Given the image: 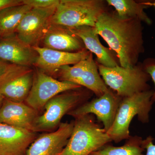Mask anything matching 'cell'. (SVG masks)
<instances>
[{
    "label": "cell",
    "instance_id": "obj_20",
    "mask_svg": "<svg viewBox=\"0 0 155 155\" xmlns=\"http://www.w3.org/2000/svg\"><path fill=\"white\" fill-rule=\"evenodd\" d=\"M106 2L108 5L114 7L115 13L120 18H136L148 25L152 23L144 11L149 7L143 2H137L133 0H107Z\"/></svg>",
    "mask_w": 155,
    "mask_h": 155
},
{
    "label": "cell",
    "instance_id": "obj_1",
    "mask_svg": "<svg viewBox=\"0 0 155 155\" xmlns=\"http://www.w3.org/2000/svg\"><path fill=\"white\" fill-rule=\"evenodd\" d=\"M142 21L138 18H122L106 11L94 27L96 33L116 53L120 66L132 68L144 51Z\"/></svg>",
    "mask_w": 155,
    "mask_h": 155
},
{
    "label": "cell",
    "instance_id": "obj_27",
    "mask_svg": "<svg viewBox=\"0 0 155 155\" xmlns=\"http://www.w3.org/2000/svg\"><path fill=\"white\" fill-rule=\"evenodd\" d=\"M143 3L146 5L150 7V6H153L155 8V1L151 2H143Z\"/></svg>",
    "mask_w": 155,
    "mask_h": 155
},
{
    "label": "cell",
    "instance_id": "obj_21",
    "mask_svg": "<svg viewBox=\"0 0 155 155\" xmlns=\"http://www.w3.org/2000/svg\"><path fill=\"white\" fill-rule=\"evenodd\" d=\"M122 146L115 147L110 143L92 153L95 155H144L142 147V137L139 136H130Z\"/></svg>",
    "mask_w": 155,
    "mask_h": 155
},
{
    "label": "cell",
    "instance_id": "obj_8",
    "mask_svg": "<svg viewBox=\"0 0 155 155\" xmlns=\"http://www.w3.org/2000/svg\"><path fill=\"white\" fill-rule=\"evenodd\" d=\"M81 87L72 82L57 80L37 69L35 72L32 87L25 103L38 112L43 109L47 103L57 95Z\"/></svg>",
    "mask_w": 155,
    "mask_h": 155
},
{
    "label": "cell",
    "instance_id": "obj_5",
    "mask_svg": "<svg viewBox=\"0 0 155 155\" xmlns=\"http://www.w3.org/2000/svg\"><path fill=\"white\" fill-rule=\"evenodd\" d=\"M97 64L100 75L106 85L122 98L150 90L148 82L151 78L143 64L138 63L130 68L119 65L107 67Z\"/></svg>",
    "mask_w": 155,
    "mask_h": 155
},
{
    "label": "cell",
    "instance_id": "obj_29",
    "mask_svg": "<svg viewBox=\"0 0 155 155\" xmlns=\"http://www.w3.org/2000/svg\"><path fill=\"white\" fill-rule=\"evenodd\" d=\"M89 155H95L94 154H90Z\"/></svg>",
    "mask_w": 155,
    "mask_h": 155
},
{
    "label": "cell",
    "instance_id": "obj_24",
    "mask_svg": "<svg viewBox=\"0 0 155 155\" xmlns=\"http://www.w3.org/2000/svg\"><path fill=\"white\" fill-rule=\"evenodd\" d=\"M153 140L151 136H149L143 140V147L146 150L145 155H155V144H154Z\"/></svg>",
    "mask_w": 155,
    "mask_h": 155
},
{
    "label": "cell",
    "instance_id": "obj_28",
    "mask_svg": "<svg viewBox=\"0 0 155 155\" xmlns=\"http://www.w3.org/2000/svg\"><path fill=\"white\" fill-rule=\"evenodd\" d=\"M4 99H5V97L0 94V107H1L2 104V103L3 101H4Z\"/></svg>",
    "mask_w": 155,
    "mask_h": 155
},
{
    "label": "cell",
    "instance_id": "obj_9",
    "mask_svg": "<svg viewBox=\"0 0 155 155\" xmlns=\"http://www.w3.org/2000/svg\"><path fill=\"white\" fill-rule=\"evenodd\" d=\"M35 74L31 67L10 64L0 77V94L7 99L24 102L32 87Z\"/></svg>",
    "mask_w": 155,
    "mask_h": 155
},
{
    "label": "cell",
    "instance_id": "obj_25",
    "mask_svg": "<svg viewBox=\"0 0 155 155\" xmlns=\"http://www.w3.org/2000/svg\"><path fill=\"white\" fill-rule=\"evenodd\" d=\"M21 5H23L22 0H0V10Z\"/></svg>",
    "mask_w": 155,
    "mask_h": 155
},
{
    "label": "cell",
    "instance_id": "obj_13",
    "mask_svg": "<svg viewBox=\"0 0 155 155\" xmlns=\"http://www.w3.org/2000/svg\"><path fill=\"white\" fill-rule=\"evenodd\" d=\"M74 125V121L61 123L57 130L40 136L24 155H60L69 141Z\"/></svg>",
    "mask_w": 155,
    "mask_h": 155
},
{
    "label": "cell",
    "instance_id": "obj_6",
    "mask_svg": "<svg viewBox=\"0 0 155 155\" xmlns=\"http://www.w3.org/2000/svg\"><path fill=\"white\" fill-rule=\"evenodd\" d=\"M81 88L64 92L49 100L44 108V113L35 119L34 132L55 129L61 124L64 115L88 101L94 94L87 89L81 90Z\"/></svg>",
    "mask_w": 155,
    "mask_h": 155
},
{
    "label": "cell",
    "instance_id": "obj_16",
    "mask_svg": "<svg viewBox=\"0 0 155 155\" xmlns=\"http://www.w3.org/2000/svg\"><path fill=\"white\" fill-rule=\"evenodd\" d=\"M38 116L37 111L25 103L5 98L0 107V123L31 131H33L34 124Z\"/></svg>",
    "mask_w": 155,
    "mask_h": 155
},
{
    "label": "cell",
    "instance_id": "obj_7",
    "mask_svg": "<svg viewBox=\"0 0 155 155\" xmlns=\"http://www.w3.org/2000/svg\"><path fill=\"white\" fill-rule=\"evenodd\" d=\"M56 75L60 81H69L84 87L96 97H101L110 89L101 77L97 64L94 60L91 53L86 59L73 66L61 67Z\"/></svg>",
    "mask_w": 155,
    "mask_h": 155
},
{
    "label": "cell",
    "instance_id": "obj_22",
    "mask_svg": "<svg viewBox=\"0 0 155 155\" xmlns=\"http://www.w3.org/2000/svg\"><path fill=\"white\" fill-rule=\"evenodd\" d=\"M60 0H22L23 5L31 7L32 8L45 9L56 7Z\"/></svg>",
    "mask_w": 155,
    "mask_h": 155
},
{
    "label": "cell",
    "instance_id": "obj_17",
    "mask_svg": "<svg viewBox=\"0 0 155 155\" xmlns=\"http://www.w3.org/2000/svg\"><path fill=\"white\" fill-rule=\"evenodd\" d=\"M40 43L42 47L67 52H77L85 48L82 40L69 28L54 24H50Z\"/></svg>",
    "mask_w": 155,
    "mask_h": 155
},
{
    "label": "cell",
    "instance_id": "obj_10",
    "mask_svg": "<svg viewBox=\"0 0 155 155\" xmlns=\"http://www.w3.org/2000/svg\"><path fill=\"white\" fill-rule=\"evenodd\" d=\"M122 98L109 89L104 94L87 101L72 110L68 114L72 117L78 118L94 114L100 123L102 122L106 132L112 127Z\"/></svg>",
    "mask_w": 155,
    "mask_h": 155
},
{
    "label": "cell",
    "instance_id": "obj_4",
    "mask_svg": "<svg viewBox=\"0 0 155 155\" xmlns=\"http://www.w3.org/2000/svg\"><path fill=\"white\" fill-rule=\"evenodd\" d=\"M107 11L103 0H60L50 24L69 28L94 27L99 17Z\"/></svg>",
    "mask_w": 155,
    "mask_h": 155
},
{
    "label": "cell",
    "instance_id": "obj_2",
    "mask_svg": "<svg viewBox=\"0 0 155 155\" xmlns=\"http://www.w3.org/2000/svg\"><path fill=\"white\" fill-rule=\"evenodd\" d=\"M153 91L150 89L122 98L114 123L107 132L112 141L119 143L130 137L129 127L136 116L143 124L149 122Z\"/></svg>",
    "mask_w": 155,
    "mask_h": 155
},
{
    "label": "cell",
    "instance_id": "obj_30",
    "mask_svg": "<svg viewBox=\"0 0 155 155\" xmlns=\"http://www.w3.org/2000/svg\"><path fill=\"white\" fill-rule=\"evenodd\" d=\"M1 38H1V37H0V40H1Z\"/></svg>",
    "mask_w": 155,
    "mask_h": 155
},
{
    "label": "cell",
    "instance_id": "obj_11",
    "mask_svg": "<svg viewBox=\"0 0 155 155\" xmlns=\"http://www.w3.org/2000/svg\"><path fill=\"white\" fill-rule=\"evenodd\" d=\"M57 7L32 8L28 11L21 19L16 30L19 39L32 47L39 46L50 25Z\"/></svg>",
    "mask_w": 155,
    "mask_h": 155
},
{
    "label": "cell",
    "instance_id": "obj_23",
    "mask_svg": "<svg viewBox=\"0 0 155 155\" xmlns=\"http://www.w3.org/2000/svg\"><path fill=\"white\" fill-rule=\"evenodd\" d=\"M143 64L145 70L152 78L154 84V90H153V94L151 99L152 101L154 103L155 102V60L148 59Z\"/></svg>",
    "mask_w": 155,
    "mask_h": 155
},
{
    "label": "cell",
    "instance_id": "obj_15",
    "mask_svg": "<svg viewBox=\"0 0 155 155\" xmlns=\"http://www.w3.org/2000/svg\"><path fill=\"white\" fill-rule=\"evenodd\" d=\"M38 54L33 48L19 39L16 34L0 40V59L10 64L31 67Z\"/></svg>",
    "mask_w": 155,
    "mask_h": 155
},
{
    "label": "cell",
    "instance_id": "obj_18",
    "mask_svg": "<svg viewBox=\"0 0 155 155\" xmlns=\"http://www.w3.org/2000/svg\"><path fill=\"white\" fill-rule=\"evenodd\" d=\"M69 28L82 40L85 48L95 55L97 64L107 67L119 66L112 51L101 43L94 27L84 25Z\"/></svg>",
    "mask_w": 155,
    "mask_h": 155
},
{
    "label": "cell",
    "instance_id": "obj_19",
    "mask_svg": "<svg viewBox=\"0 0 155 155\" xmlns=\"http://www.w3.org/2000/svg\"><path fill=\"white\" fill-rule=\"evenodd\" d=\"M32 8L25 5L13 6L0 10V37H7L16 34L21 19Z\"/></svg>",
    "mask_w": 155,
    "mask_h": 155
},
{
    "label": "cell",
    "instance_id": "obj_3",
    "mask_svg": "<svg viewBox=\"0 0 155 155\" xmlns=\"http://www.w3.org/2000/svg\"><path fill=\"white\" fill-rule=\"evenodd\" d=\"M75 119L69 141L60 155H89L112 141L92 114Z\"/></svg>",
    "mask_w": 155,
    "mask_h": 155
},
{
    "label": "cell",
    "instance_id": "obj_26",
    "mask_svg": "<svg viewBox=\"0 0 155 155\" xmlns=\"http://www.w3.org/2000/svg\"><path fill=\"white\" fill-rule=\"evenodd\" d=\"M10 64L0 59V77L5 72Z\"/></svg>",
    "mask_w": 155,
    "mask_h": 155
},
{
    "label": "cell",
    "instance_id": "obj_14",
    "mask_svg": "<svg viewBox=\"0 0 155 155\" xmlns=\"http://www.w3.org/2000/svg\"><path fill=\"white\" fill-rule=\"evenodd\" d=\"M36 132L0 123V155H24Z\"/></svg>",
    "mask_w": 155,
    "mask_h": 155
},
{
    "label": "cell",
    "instance_id": "obj_12",
    "mask_svg": "<svg viewBox=\"0 0 155 155\" xmlns=\"http://www.w3.org/2000/svg\"><path fill=\"white\" fill-rule=\"evenodd\" d=\"M38 54V57L34 66L48 75H56L61 67L67 65H75L90 54L86 48L77 52H67L51 49L39 46L33 47Z\"/></svg>",
    "mask_w": 155,
    "mask_h": 155
}]
</instances>
